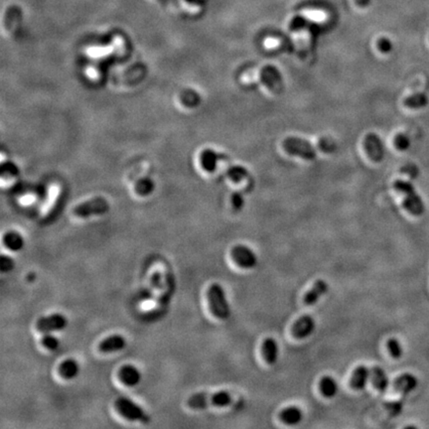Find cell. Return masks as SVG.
Here are the masks:
<instances>
[{
    "label": "cell",
    "instance_id": "obj_1",
    "mask_svg": "<svg viewBox=\"0 0 429 429\" xmlns=\"http://www.w3.org/2000/svg\"><path fill=\"white\" fill-rule=\"evenodd\" d=\"M233 403V397L228 392L199 393L191 396L187 401L189 409L194 411L206 410L209 408H225Z\"/></svg>",
    "mask_w": 429,
    "mask_h": 429
},
{
    "label": "cell",
    "instance_id": "obj_2",
    "mask_svg": "<svg viewBox=\"0 0 429 429\" xmlns=\"http://www.w3.org/2000/svg\"><path fill=\"white\" fill-rule=\"evenodd\" d=\"M395 189L404 195V207L405 209L416 217H421L426 213V205L422 197L417 193L415 186L405 180H397L394 183Z\"/></svg>",
    "mask_w": 429,
    "mask_h": 429
},
{
    "label": "cell",
    "instance_id": "obj_3",
    "mask_svg": "<svg viewBox=\"0 0 429 429\" xmlns=\"http://www.w3.org/2000/svg\"><path fill=\"white\" fill-rule=\"evenodd\" d=\"M207 299L211 313L219 320H227L231 315L225 289L219 283H213L207 291Z\"/></svg>",
    "mask_w": 429,
    "mask_h": 429
},
{
    "label": "cell",
    "instance_id": "obj_4",
    "mask_svg": "<svg viewBox=\"0 0 429 429\" xmlns=\"http://www.w3.org/2000/svg\"><path fill=\"white\" fill-rule=\"evenodd\" d=\"M114 407L119 416L129 422H139L144 425H147L150 422L148 415L137 404L127 398L117 399Z\"/></svg>",
    "mask_w": 429,
    "mask_h": 429
},
{
    "label": "cell",
    "instance_id": "obj_5",
    "mask_svg": "<svg viewBox=\"0 0 429 429\" xmlns=\"http://www.w3.org/2000/svg\"><path fill=\"white\" fill-rule=\"evenodd\" d=\"M283 149L286 153L298 156L305 160H314L317 156L316 148L307 140L298 137H287L282 142Z\"/></svg>",
    "mask_w": 429,
    "mask_h": 429
},
{
    "label": "cell",
    "instance_id": "obj_6",
    "mask_svg": "<svg viewBox=\"0 0 429 429\" xmlns=\"http://www.w3.org/2000/svg\"><path fill=\"white\" fill-rule=\"evenodd\" d=\"M109 210V205L103 198H94L90 201L85 202L76 206L73 210V214L82 219H86L95 215H103Z\"/></svg>",
    "mask_w": 429,
    "mask_h": 429
},
{
    "label": "cell",
    "instance_id": "obj_7",
    "mask_svg": "<svg viewBox=\"0 0 429 429\" xmlns=\"http://www.w3.org/2000/svg\"><path fill=\"white\" fill-rule=\"evenodd\" d=\"M67 325L68 319L66 316L60 313H55L39 318L36 322V329L42 334H47L64 330Z\"/></svg>",
    "mask_w": 429,
    "mask_h": 429
},
{
    "label": "cell",
    "instance_id": "obj_8",
    "mask_svg": "<svg viewBox=\"0 0 429 429\" xmlns=\"http://www.w3.org/2000/svg\"><path fill=\"white\" fill-rule=\"evenodd\" d=\"M231 257L237 265L245 269H252L258 264L256 253L245 245L235 246L231 251Z\"/></svg>",
    "mask_w": 429,
    "mask_h": 429
},
{
    "label": "cell",
    "instance_id": "obj_9",
    "mask_svg": "<svg viewBox=\"0 0 429 429\" xmlns=\"http://www.w3.org/2000/svg\"><path fill=\"white\" fill-rule=\"evenodd\" d=\"M260 81L275 93L281 92L283 80L280 72L273 66H264L260 72Z\"/></svg>",
    "mask_w": 429,
    "mask_h": 429
},
{
    "label": "cell",
    "instance_id": "obj_10",
    "mask_svg": "<svg viewBox=\"0 0 429 429\" xmlns=\"http://www.w3.org/2000/svg\"><path fill=\"white\" fill-rule=\"evenodd\" d=\"M364 147L369 158L374 162H381L385 156V147L376 133H369L364 139Z\"/></svg>",
    "mask_w": 429,
    "mask_h": 429
},
{
    "label": "cell",
    "instance_id": "obj_11",
    "mask_svg": "<svg viewBox=\"0 0 429 429\" xmlns=\"http://www.w3.org/2000/svg\"><path fill=\"white\" fill-rule=\"evenodd\" d=\"M316 328V322L310 315H303L291 326V334L295 339H305L309 337Z\"/></svg>",
    "mask_w": 429,
    "mask_h": 429
},
{
    "label": "cell",
    "instance_id": "obj_12",
    "mask_svg": "<svg viewBox=\"0 0 429 429\" xmlns=\"http://www.w3.org/2000/svg\"><path fill=\"white\" fill-rule=\"evenodd\" d=\"M419 381L417 377L412 374H404L397 378L393 384L394 392L400 396L401 399L405 400L408 395L416 390Z\"/></svg>",
    "mask_w": 429,
    "mask_h": 429
},
{
    "label": "cell",
    "instance_id": "obj_13",
    "mask_svg": "<svg viewBox=\"0 0 429 429\" xmlns=\"http://www.w3.org/2000/svg\"><path fill=\"white\" fill-rule=\"evenodd\" d=\"M118 379L126 387L132 388L137 386L141 381L140 371L133 365H124L118 370Z\"/></svg>",
    "mask_w": 429,
    "mask_h": 429
},
{
    "label": "cell",
    "instance_id": "obj_14",
    "mask_svg": "<svg viewBox=\"0 0 429 429\" xmlns=\"http://www.w3.org/2000/svg\"><path fill=\"white\" fill-rule=\"evenodd\" d=\"M329 290V284L326 280L324 279H319L317 280L313 286L311 287L310 290H308L306 292V294L304 295L303 301L305 305L308 306H312L314 304L317 303V301L328 292Z\"/></svg>",
    "mask_w": 429,
    "mask_h": 429
},
{
    "label": "cell",
    "instance_id": "obj_15",
    "mask_svg": "<svg viewBox=\"0 0 429 429\" xmlns=\"http://www.w3.org/2000/svg\"><path fill=\"white\" fill-rule=\"evenodd\" d=\"M126 346V340L121 335H111L105 339H103L98 344L97 349L100 353L109 354L115 353L123 350Z\"/></svg>",
    "mask_w": 429,
    "mask_h": 429
},
{
    "label": "cell",
    "instance_id": "obj_16",
    "mask_svg": "<svg viewBox=\"0 0 429 429\" xmlns=\"http://www.w3.org/2000/svg\"><path fill=\"white\" fill-rule=\"evenodd\" d=\"M370 380V370L366 366L357 367L350 379V387L355 391H362L366 388Z\"/></svg>",
    "mask_w": 429,
    "mask_h": 429
},
{
    "label": "cell",
    "instance_id": "obj_17",
    "mask_svg": "<svg viewBox=\"0 0 429 429\" xmlns=\"http://www.w3.org/2000/svg\"><path fill=\"white\" fill-rule=\"evenodd\" d=\"M370 380L374 388L380 393H385L389 388V378L384 369L381 367L375 366L370 370Z\"/></svg>",
    "mask_w": 429,
    "mask_h": 429
},
{
    "label": "cell",
    "instance_id": "obj_18",
    "mask_svg": "<svg viewBox=\"0 0 429 429\" xmlns=\"http://www.w3.org/2000/svg\"><path fill=\"white\" fill-rule=\"evenodd\" d=\"M261 354L264 361L268 365H274L278 360L279 348L278 344L273 338H266L261 345Z\"/></svg>",
    "mask_w": 429,
    "mask_h": 429
},
{
    "label": "cell",
    "instance_id": "obj_19",
    "mask_svg": "<svg viewBox=\"0 0 429 429\" xmlns=\"http://www.w3.org/2000/svg\"><path fill=\"white\" fill-rule=\"evenodd\" d=\"M58 372L61 378L70 381L78 377L80 373V366L76 360L67 359L60 364Z\"/></svg>",
    "mask_w": 429,
    "mask_h": 429
},
{
    "label": "cell",
    "instance_id": "obj_20",
    "mask_svg": "<svg viewBox=\"0 0 429 429\" xmlns=\"http://www.w3.org/2000/svg\"><path fill=\"white\" fill-rule=\"evenodd\" d=\"M303 419L302 411L297 407H289L279 413V420L287 426L298 425Z\"/></svg>",
    "mask_w": 429,
    "mask_h": 429
},
{
    "label": "cell",
    "instance_id": "obj_21",
    "mask_svg": "<svg viewBox=\"0 0 429 429\" xmlns=\"http://www.w3.org/2000/svg\"><path fill=\"white\" fill-rule=\"evenodd\" d=\"M3 244L5 248L11 252H20L25 246V241L19 233L9 232L4 235Z\"/></svg>",
    "mask_w": 429,
    "mask_h": 429
},
{
    "label": "cell",
    "instance_id": "obj_22",
    "mask_svg": "<svg viewBox=\"0 0 429 429\" xmlns=\"http://www.w3.org/2000/svg\"><path fill=\"white\" fill-rule=\"evenodd\" d=\"M319 390L325 398L332 399L333 397H335L337 395L339 388H338V384L334 378H332L330 376H325L320 380Z\"/></svg>",
    "mask_w": 429,
    "mask_h": 429
},
{
    "label": "cell",
    "instance_id": "obj_23",
    "mask_svg": "<svg viewBox=\"0 0 429 429\" xmlns=\"http://www.w3.org/2000/svg\"><path fill=\"white\" fill-rule=\"evenodd\" d=\"M404 104L407 107L414 108V109L425 108L429 104V95L425 92H418V93L412 94L405 99Z\"/></svg>",
    "mask_w": 429,
    "mask_h": 429
},
{
    "label": "cell",
    "instance_id": "obj_24",
    "mask_svg": "<svg viewBox=\"0 0 429 429\" xmlns=\"http://www.w3.org/2000/svg\"><path fill=\"white\" fill-rule=\"evenodd\" d=\"M385 409L387 410L388 414L393 417H399L404 409V401L403 400H396L392 402H388L385 404Z\"/></svg>",
    "mask_w": 429,
    "mask_h": 429
},
{
    "label": "cell",
    "instance_id": "obj_25",
    "mask_svg": "<svg viewBox=\"0 0 429 429\" xmlns=\"http://www.w3.org/2000/svg\"><path fill=\"white\" fill-rule=\"evenodd\" d=\"M389 353L394 359H400L403 356V347L400 341L396 338H391L387 342Z\"/></svg>",
    "mask_w": 429,
    "mask_h": 429
},
{
    "label": "cell",
    "instance_id": "obj_26",
    "mask_svg": "<svg viewBox=\"0 0 429 429\" xmlns=\"http://www.w3.org/2000/svg\"><path fill=\"white\" fill-rule=\"evenodd\" d=\"M41 344L47 350L55 351L60 346V340L56 336L52 335L51 333H47V334H44V336L42 337Z\"/></svg>",
    "mask_w": 429,
    "mask_h": 429
},
{
    "label": "cell",
    "instance_id": "obj_27",
    "mask_svg": "<svg viewBox=\"0 0 429 429\" xmlns=\"http://www.w3.org/2000/svg\"><path fill=\"white\" fill-rule=\"evenodd\" d=\"M249 176V171L243 166H234L229 170V177L234 182H241Z\"/></svg>",
    "mask_w": 429,
    "mask_h": 429
},
{
    "label": "cell",
    "instance_id": "obj_28",
    "mask_svg": "<svg viewBox=\"0 0 429 429\" xmlns=\"http://www.w3.org/2000/svg\"><path fill=\"white\" fill-rule=\"evenodd\" d=\"M411 138L406 133H400L395 137V146L401 151L408 150L411 147Z\"/></svg>",
    "mask_w": 429,
    "mask_h": 429
},
{
    "label": "cell",
    "instance_id": "obj_29",
    "mask_svg": "<svg viewBox=\"0 0 429 429\" xmlns=\"http://www.w3.org/2000/svg\"><path fill=\"white\" fill-rule=\"evenodd\" d=\"M318 147H319V150H321L322 152H325V153H332L337 148L335 141L328 139V138L321 139L319 144H318Z\"/></svg>",
    "mask_w": 429,
    "mask_h": 429
},
{
    "label": "cell",
    "instance_id": "obj_30",
    "mask_svg": "<svg viewBox=\"0 0 429 429\" xmlns=\"http://www.w3.org/2000/svg\"><path fill=\"white\" fill-rule=\"evenodd\" d=\"M15 266L14 260L13 258L2 255L0 258V270L2 273H7L10 272Z\"/></svg>",
    "mask_w": 429,
    "mask_h": 429
},
{
    "label": "cell",
    "instance_id": "obj_31",
    "mask_svg": "<svg viewBox=\"0 0 429 429\" xmlns=\"http://www.w3.org/2000/svg\"><path fill=\"white\" fill-rule=\"evenodd\" d=\"M204 160H205V167H206L208 170H213V169L215 168V166H216L217 154L209 150L208 152H206V153H205Z\"/></svg>",
    "mask_w": 429,
    "mask_h": 429
},
{
    "label": "cell",
    "instance_id": "obj_32",
    "mask_svg": "<svg viewBox=\"0 0 429 429\" xmlns=\"http://www.w3.org/2000/svg\"><path fill=\"white\" fill-rule=\"evenodd\" d=\"M232 205L235 211L240 212L245 205V201H244V197L241 193H235L232 197Z\"/></svg>",
    "mask_w": 429,
    "mask_h": 429
},
{
    "label": "cell",
    "instance_id": "obj_33",
    "mask_svg": "<svg viewBox=\"0 0 429 429\" xmlns=\"http://www.w3.org/2000/svg\"><path fill=\"white\" fill-rule=\"evenodd\" d=\"M378 48L382 53H390L393 50V43L388 38H381L378 42Z\"/></svg>",
    "mask_w": 429,
    "mask_h": 429
},
{
    "label": "cell",
    "instance_id": "obj_34",
    "mask_svg": "<svg viewBox=\"0 0 429 429\" xmlns=\"http://www.w3.org/2000/svg\"><path fill=\"white\" fill-rule=\"evenodd\" d=\"M402 172L409 175L412 179H416L420 175V169L418 168V166L416 164H408V165L404 166L402 169Z\"/></svg>",
    "mask_w": 429,
    "mask_h": 429
},
{
    "label": "cell",
    "instance_id": "obj_35",
    "mask_svg": "<svg viewBox=\"0 0 429 429\" xmlns=\"http://www.w3.org/2000/svg\"><path fill=\"white\" fill-rule=\"evenodd\" d=\"M151 284L156 289H161L162 288L163 283H162V276H161L160 272L157 271V272L153 273V275L151 277Z\"/></svg>",
    "mask_w": 429,
    "mask_h": 429
}]
</instances>
